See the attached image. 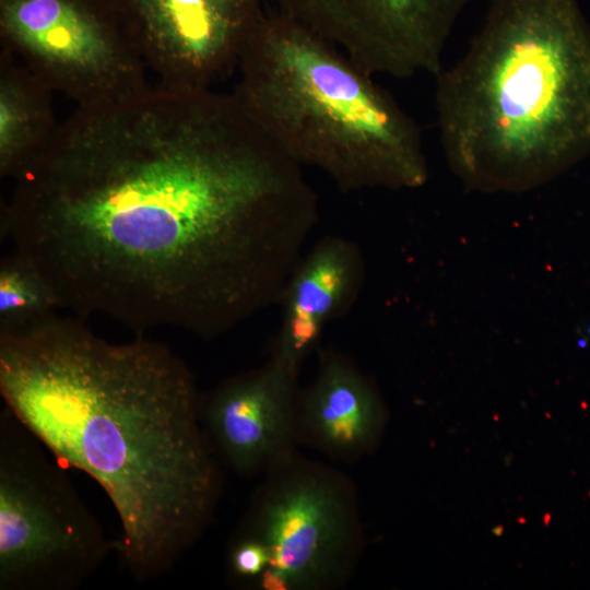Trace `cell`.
<instances>
[{
    "label": "cell",
    "instance_id": "cell-1",
    "mask_svg": "<svg viewBox=\"0 0 590 590\" xmlns=\"http://www.w3.org/2000/svg\"><path fill=\"white\" fill-rule=\"evenodd\" d=\"M303 168L234 93L157 85L76 107L1 236L63 309L215 339L281 304L319 219Z\"/></svg>",
    "mask_w": 590,
    "mask_h": 590
},
{
    "label": "cell",
    "instance_id": "cell-5",
    "mask_svg": "<svg viewBox=\"0 0 590 590\" xmlns=\"http://www.w3.org/2000/svg\"><path fill=\"white\" fill-rule=\"evenodd\" d=\"M63 465L8 409L0 412V590H75L108 540Z\"/></svg>",
    "mask_w": 590,
    "mask_h": 590
},
{
    "label": "cell",
    "instance_id": "cell-9",
    "mask_svg": "<svg viewBox=\"0 0 590 590\" xmlns=\"http://www.w3.org/2000/svg\"><path fill=\"white\" fill-rule=\"evenodd\" d=\"M161 86L201 90L237 67L266 13L261 0H113Z\"/></svg>",
    "mask_w": 590,
    "mask_h": 590
},
{
    "label": "cell",
    "instance_id": "cell-7",
    "mask_svg": "<svg viewBox=\"0 0 590 590\" xmlns=\"http://www.w3.org/2000/svg\"><path fill=\"white\" fill-rule=\"evenodd\" d=\"M1 48L76 107L148 90V67L113 0H0Z\"/></svg>",
    "mask_w": 590,
    "mask_h": 590
},
{
    "label": "cell",
    "instance_id": "cell-6",
    "mask_svg": "<svg viewBox=\"0 0 590 590\" xmlns=\"http://www.w3.org/2000/svg\"><path fill=\"white\" fill-rule=\"evenodd\" d=\"M236 535L261 542L270 564L255 582L264 590L335 586L354 564L358 524L345 477L292 455L270 471Z\"/></svg>",
    "mask_w": 590,
    "mask_h": 590
},
{
    "label": "cell",
    "instance_id": "cell-4",
    "mask_svg": "<svg viewBox=\"0 0 590 590\" xmlns=\"http://www.w3.org/2000/svg\"><path fill=\"white\" fill-rule=\"evenodd\" d=\"M235 96L300 166L342 191L428 177L421 130L373 74L302 23L266 13L238 62Z\"/></svg>",
    "mask_w": 590,
    "mask_h": 590
},
{
    "label": "cell",
    "instance_id": "cell-13",
    "mask_svg": "<svg viewBox=\"0 0 590 590\" xmlns=\"http://www.w3.org/2000/svg\"><path fill=\"white\" fill-rule=\"evenodd\" d=\"M55 92L9 50L0 52V176L15 179L48 146Z\"/></svg>",
    "mask_w": 590,
    "mask_h": 590
},
{
    "label": "cell",
    "instance_id": "cell-14",
    "mask_svg": "<svg viewBox=\"0 0 590 590\" xmlns=\"http://www.w3.org/2000/svg\"><path fill=\"white\" fill-rule=\"evenodd\" d=\"M62 308L52 285L24 255L11 250L0 261V331L42 321Z\"/></svg>",
    "mask_w": 590,
    "mask_h": 590
},
{
    "label": "cell",
    "instance_id": "cell-8",
    "mask_svg": "<svg viewBox=\"0 0 590 590\" xmlns=\"http://www.w3.org/2000/svg\"><path fill=\"white\" fill-rule=\"evenodd\" d=\"M492 0H276L370 74L434 76L461 14Z\"/></svg>",
    "mask_w": 590,
    "mask_h": 590
},
{
    "label": "cell",
    "instance_id": "cell-11",
    "mask_svg": "<svg viewBox=\"0 0 590 590\" xmlns=\"http://www.w3.org/2000/svg\"><path fill=\"white\" fill-rule=\"evenodd\" d=\"M364 259L353 240L319 239L304 253L285 288L282 320L271 359L298 377L324 327L354 304L364 282Z\"/></svg>",
    "mask_w": 590,
    "mask_h": 590
},
{
    "label": "cell",
    "instance_id": "cell-15",
    "mask_svg": "<svg viewBox=\"0 0 590 590\" xmlns=\"http://www.w3.org/2000/svg\"><path fill=\"white\" fill-rule=\"evenodd\" d=\"M269 564V552L261 542L235 534L227 554L228 573L233 580L255 583Z\"/></svg>",
    "mask_w": 590,
    "mask_h": 590
},
{
    "label": "cell",
    "instance_id": "cell-12",
    "mask_svg": "<svg viewBox=\"0 0 590 590\" xmlns=\"http://www.w3.org/2000/svg\"><path fill=\"white\" fill-rule=\"evenodd\" d=\"M385 410L368 381L346 358L321 356L312 384L298 401L299 436L330 456L355 458L380 436Z\"/></svg>",
    "mask_w": 590,
    "mask_h": 590
},
{
    "label": "cell",
    "instance_id": "cell-10",
    "mask_svg": "<svg viewBox=\"0 0 590 590\" xmlns=\"http://www.w3.org/2000/svg\"><path fill=\"white\" fill-rule=\"evenodd\" d=\"M297 378L272 359L220 384L200 400L206 444L240 475L270 471L299 437Z\"/></svg>",
    "mask_w": 590,
    "mask_h": 590
},
{
    "label": "cell",
    "instance_id": "cell-3",
    "mask_svg": "<svg viewBox=\"0 0 590 590\" xmlns=\"http://www.w3.org/2000/svg\"><path fill=\"white\" fill-rule=\"evenodd\" d=\"M464 55L436 75L439 139L482 191H524L590 154V24L577 0H492Z\"/></svg>",
    "mask_w": 590,
    "mask_h": 590
},
{
    "label": "cell",
    "instance_id": "cell-2",
    "mask_svg": "<svg viewBox=\"0 0 590 590\" xmlns=\"http://www.w3.org/2000/svg\"><path fill=\"white\" fill-rule=\"evenodd\" d=\"M0 394L67 468L105 491L134 581L169 573L210 523L222 477L196 379L168 346L109 342L58 312L0 331Z\"/></svg>",
    "mask_w": 590,
    "mask_h": 590
}]
</instances>
